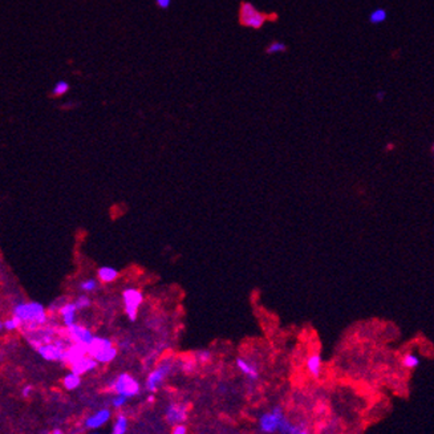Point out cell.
<instances>
[{"label": "cell", "instance_id": "obj_1", "mask_svg": "<svg viewBox=\"0 0 434 434\" xmlns=\"http://www.w3.org/2000/svg\"><path fill=\"white\" fill-rule=\"evenodd\" d=\"M279 20V15L276 12H263L258 10L253 3L250 2H240L239 4V12H238V22L242 27L246 28L259 29L263 28V25L267 22L275 23Z\"/></svg>", "mask_w": 434, "mask_h": 434}, {"label": "cell", "instance_id": "obj_2", "mask_svg": "<svg viewBox=\"0 0 434 434\" xmlns=\"http://www.w3.org/2000/svg\"><path fill=\"white\" fill-rule=\"evenodd\" d=\"M12 316L16 317L22 325H27L29 331L46 323L45 308L37 302L18 303L12 310Z\"/></svg>", "mask_w": 434, "mask_h": 434}, {"label": "cell", "instance_id": "obj_3", "mask_svg": "<svg viewBox=\"0 0 434 434\" xmlns=\"http://www.w3.org/2000/svg\"><path fill=\"white\" fill-rule=\"evenodd\" d=\"M288 420L284 416V412L280 406H275L270 412L263 413L259 417L258 421V427L262 433H284L285 425H287Z\"/></svg>", "mask_w": 434, "mask_h": 434}, {"label": "cell", "instance_id": "obj_4", "mask_svg": "<svg viewBox=\"0 0 434 434\" xmlns=\"http://www.w3.org/2000/svg\"><path fill=\"white\" fill-rule=\"evenodd\" d=\"M88 353L100 364H108L113 361L117 356V348L114 347L112 340L107 337L94 336L93 342L88 345Z\"/></svg>", "mask_w": 434, "mask_h": 434}, {"label": "cell", "instance_id": "obj_5", "mask_svg": "<svg viewBox=\"0 0 434 434\" xmlns=\"http://www.w3.org/2000/svg\"><path fill=\"white\" fill-rule=\"evenodd\" d=\"M69 343H72L71 339H69L68 342L57 340V342L55 343H44V344L37 347V353H39L44 360H46V361H61V363H63V360H64L65 356V351L69 348V347H68Z\"/></svg>", "mask_w": 434, "mask_h": 434}, {"label": "cell", "instance_id": "obj_6", "mask_svg": "<svg viewBox=\"0 0 434 434\" xmlns=\"http://www.w3.org/2000/svg\"><path fill=\"white\" fill-rule=\"evenodd\" d=\"M113 387V391L117 393V395L125 396V397H135V396L139 393V384L138 381L133 377L132 374L129 373H121L118 374L117 378L114 380V382L112 384Z\"/></svg>", "mask_w": 434, "mask_h": 434}, {"label": "cell", "instance_id": "obj_7", "mask_svg": "<svg viewBox=\"0 0 434 434\" xmlns=\"http://www.w3.org/2000/svg\"><path fill=\"white\" fill-rule=\"evenodd\" d=\"M122 300H124L125 312L128 315L129 320L134 321L138 315V308L142 304L143 296L141 291L135 288H128L122 292Z\"/></svg>", "mask_w": 434, "mask_h": 434}, {"label": "cell", "instance_id": "obj_8", "mask_svg": "<svg viewBox=\"0 0 434 434\" xmlns=\"http://www.w3.org/2000/svg\"><path fill=\"white\" fill-rule=\"evenodd\" d=\"M171 368H173V364H171L169 359L160 363V365L154 370H152L148 378H146V389L149 392H156L157 389L160 388L161 384L164 382L165 378L167 377V374L170 373Z\"/></svg>", "mask_w": 434, "mask_h": 434}, {"label": "cell", "instance_id": "obj_9", "mask_svg": "<svg viewBox=\"0 0 434 434\" xmlns=\"http://www.w3.org/2000/svg\"><path fill=\"white\" fill-rule=\"evenodd\" d=\"M67 331L68 337L71 339L72 343H76V344H81L88 347V345L93 342V339H94L90 329H88V328L85 327H81V325H77V324L67 328Z\"/></svg>", "mask_w": 434, "mask_h": 434}, {"label": "cell", "instance_id": "obj_10", "mask_svg": "<svg viewBox=\"0 0 434 434\" xmlns=\"http://www.w3.org/2000/svg\"><path fill=\"white\" fill-rule=\"evenodd\" d=\"M166 421L171 425L175 423H182L187 418V409L182 404H170L166 409Z\"/></svg>", "mask_w": 434, "mask_h": 434}, {"label": "cell", "instance_id": "obj_11", "mask_svg": "<svg viewBox=\"0 0 434 434\" xmlns=\"http://www.w3.org/2000/svg\"><path fill=\"white\" fill-rule=\"evenodd\" d=\"M111 417H112L111 410L107 409V408H104V409L97 410L94 414H92V416H89L88 418H86L85 426L88 427V429H99V427L104 426L108 421L111 420Z\"/></svg>", "mask_w": 434, "mask_h": 434}, {"label": "cell", "instance_id": "obj_12", "mask_svg": "<svg viewBox=\"0 0 434 434\" xmlns=\"http://www.w3.org/2000/svg\"><path fill=\"white\" fill-rule=\"evenodd\" d=\"M306 369L312 376L313 378H319L323 370V360H321L320 353L313 352L306 360Z\"/></svg>", "mask_w": 434, "mask_h": 434}, {"label": "cell", "instance_id": "obj_13", "mask_svg": "<svg viewBox=\"0 0 434 434\" xmlns=\"http://www.w3.org/2000/svg\"><path fill=\"white\" fill-rule=\"evenodd\" d=\"M99 365V361H97L94 357H92L90 355H86V356L81 357L80 360H77L76 363H73L71 365V370L76 372L78 374H84L89 370H93L94 368H97Z\"/></svg>", "mask_w": 434, "mask_h": 434}, {"label": "cell", "instance_id": "obj_14", "mask_svg": "<svg viewBox=\"0 0 434 434\" xmlns=\"http://www.w3.org/2000/svg\"><path fill=\"white\" fill-rule=\"evenodd\" d=\"M235 364H236L238 369L245 374L246 377H249V380L256 381L258 378H259V370H258L255 364H253L251 361L242 359V357H238L236 361H235Z\"/></svg>", "mask_w": 434, "mask_h": 434}, {"label": "cell", "instance_id": "obj_15", "mask_svg": "<svg viewBox=\"0 0 434 434\" xmlns=\"http://www.w3.org/2000/svg\"><path fill=\"white\" fill-rule=\"evenodd\" d=\"M77 306L76 303H65L64 306L60 308V316L63 319L65 328H69L76 324V312H77Z\"/></svg>", "mask_w": 434, "mask_h": 434}, {"label": "cell", "instance_id": "obj_16", "mask_svg": "<svg viewBox=\"0 0 434 434\" xmlns=\"http://www.w3.org/2000/svg\"><path fill=\"white\" fill-rule=\"evenodd\" d=\"M97 276L103 283H112L118 278V271L114 267L103 266L97 270Z\"/></svg>", "mask_w": 434, "mask_h": 434}, {"label": "cell", "instance_id": "obj_17", "mask_svg": "<svg viewBox=\"0 0 434 434\" xmlns=\"http://www.w3.org/2000/svg\"><path fill=\"white\" fill-rule=\"evenodd\" d=\"M368 20H369L370 24L377 25L381 23H385L388 20V11L385 8H374L373 11L370 12L369 16H368Z\"/></svg>", "mask_w": 434, "mask_h": 434}, {"label": "cell", "instance_id": "obj_18", "mask_svg": "<svg viewBox=\"0 0 434 434\" xmlns=\"http://www.w3.org/2000/svg\"><path fill=\"white\" fill-rule=\"evenodd\" d=\"M63 382H64L65 389H68V391H75V389L78 388L80 384H81V374H78L76 373V372H73V370H71L69 373L65 374Z\"/></svg>", "mask_w": 434, "mask_h": 434}, {"label": "cell", "instance_id": "obj_19", "mask_svg": "<svg viewBox=\"0 0 434 434\" xmlns=\"http://www.w3.org/2000/svg\"><path fill=\"white\" fill-rule=\"evenodd\" d=\"M401 364H402V367L406 368V369H416V368L420 367L421 360L420 357L417 356L416 353L408 352L402 356Z\"/></svg>", "mask_w": 434, "mask_h": 434}, {"label": "cell", "instance_id": "obj_20", "mask_svg": "<svg viewBox=\"0 0 434 434\" xmlns=\"http://www.w3.org/2000/svg\"><path fill=\"white\" fill-rule=\"evenodd\" d=\"M69 89H71L69 82H67L65 80H60V81H57L56 84H55L54 89L51 92V97H52V99H57V97L65 96V94L69 92Z\"/></svg>", "mask_w": 434, "mask_h": 434}, {"label": "cell", "instance_id": "obj_21", "mask_svg": "<svg viewBox=\"0 0 434 434\" xmlns=\"http://www.w3.org/2000/svg\"><path fill=\"white\" fill-rule=\"evenodd\" d=\"M128 426H129L128 418H126L124 414H120V416H117L116 421H114L113 429H112L113 431H112V433L113 434H125L126 433V430H128Z\"/></svg>", "mask_w": 434, "mask_h": 434}, {"label": "cell", "instance_id": "obj_22", "mask_svg": "<svg viewBox=\"0 0 434 434\" xmlns=\"http://www.w3.org/2000/svg\"><path fill=\"white\" fill-rule=\"evenodd\" d=\"M287 52V45L283 41H271L267 46H266V54L267 55H275V54H283Z\"/></svg>", "mask_w": 434, "mask_h": 434}, {"label": "cell", "instance_id": "obj_23", "mask_svg": "<svg viewBox=\"0 0 434 434\" xmlns=\"http://www.w3.org/2000/svg\"><path fill=\"white\" fill-rule=\"evenodd\" d=\"M97 285H99L97 280H94V279H86V280H82L81 283H80V290L84 292H93L97 290Z\"/></svg>", "mask_w": 434, "mask_h": 434}, {"label": "cell", "instance_id": "obj_24", "mask_svg": "<svg viewBox=\"0 0 434 434\" xmlns=\"http://www.w3.org/2000/svg\"><path fill=\"white\" fill-rule=\"evenodd\" d=\"M2 327L6 329V331H15L16 328L22 327V324H20V321L16 319L15 316H12L11 319H7V320H4L3 323H2Z\"/></svg>", "mask_w": 434, "mask_h": 434}, {"label": "cell", "instance_id": "obj_25", "mask_svg": "<svg viewBox=\"0 0 434 434\" xmlns=\"http://www.w3.org/2000/svg\"><path fill=\"white\" fill-rule=\"evenodd\" d=\"M75 303L78 310H84V308H88L92 302H90V299L86 295H80L77 299H76Z\"/></svg>", "mask_w": 434, "mask_h": 434}, {"label": "cell", "instance_id": "obj_26", "mask_svg": "<svg viewBox=\"0 0 434 434\" xmlns=\"http://www.w3.org/2000/svg\"><path fill=\"white\" fill-rule=\"evenodd\" d=\"M126 400H128V397H125V396H121V395H117L113 400H112V405H113V408H116V409H121L122 406L126 404Z\"/></svg>", "mask_w": 434, "mask_h": 434}, {"label": "cell", "instance_id": "obj_27", "mask_svg": "<svg viewBox=\"0 0 434 434\" xmlns=\"http://www.w3.org/2000/svg\"><path fill=\"white\" fill-rule=\"evenodd\" d=\"M173 434H186L187 433V427H186V425H183V422L182 423H175V425H173V431H171Z\"/></svg>", "mask_w": 434, "mask_h": 434}, {"label": "cell", "instance_id": "obj_28", "mask_svg": "<svg viewBox=\"0 0 434 434\" xmlns=\"http://www.w3.org/2000/svg\"><path fill=\"white\" fill-rule=\"evenodd\" d=\"M210 356L211 355L209 351H198V352H197V359L200 360V361H203V363H205V361H209Z\"/></svg>", "mask_w": 434, "mask_h": 434}, {"label": "cell", "instance_id": "obj_29", "mask_svg": "<svg viewBox=\"0 0 434 434\" xmlns=\"http://www.w3.org/2000/svg\"><path fill=\"white\" fill-rule=\"evenodd\" d=\"M156 4L161 10H167V8L170 7L171 0H156Z\"/></svg>", "mask_w": 434, "mask_h": 434}, {"label": "cell", "instance_id": "obj_30", "mask_svg": "<svg viewBox=\"0 0 434 434\" xmlns=\"http://www.w3.org/2000/svg\"><path fill=\"white\" fill-rule=\"evenodd\" d=\"M32 387H31V385H27V387H24V388H23V391H22V395H23V397H25V399H28L29 396H31V393H32Z\"/></svg>", "mask_w": 434, "mask_h": 434}, {"label": "cell", "instance_id": "obj_31", "mask_svg": "<svg viewBox=\"0 0 434 434\" xmlns=\"http://www.w3.org/2000/svg\"><path fill=\"white\" fill-rule=\"evenodd\" d=\"M385 97V92L384 90H378L377 93H376V99H377L378 101H382Z\"/></svg>", "mask_w": 434, "mask_h": 434}, {"label": "cell", "instance_id": "obj_32", "mask_svg": "<svg viewBox=\"0 0 434 434\" xmlns=\"http://www.w3.org/2000/svg\"><path fill=\"white\" fill-rule=\"evenodd\" d=\"M148 400H149V402H152V401H153V400H154V397H153V396H150V397H149V399H148Z\"/></svg>", "mask_w": 434, "mask_h": 434}, {"label": "cell", "instance_id": "obj_33", "mask_svg": "<svg viewBox=\"0 0 434 434\" xmlns=\"http://www.w3.org/2000/svg\"><path fill=\"white\" fill-rule=\"evenodd\" d=\"M431 152H433V154H434V142H433V146H431Z\"/></svg>", "mask_w": 434, "mask_h": 434}]
</instances>
